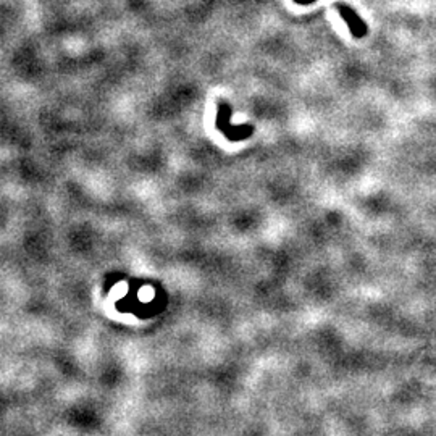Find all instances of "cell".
Masks as SVG:
<instances>
[{
  "label": "cell",
  "mask_w": 436,
  "mask_h": 436,
  "mask_svg": "<svg viewBox=\"0 0 436 436\" xmlns=\"http://www.w3.org/2000/svg\"><path fill=\"white\" fill-rule=\"evenodd\" d=\"M337 8L341 15V18H343L344 23L349 26L350 34H353L355 39H362V38L367 36V33H369L367 24L364 23V19L360 18L353 8L348 7V5L343 3V2L337 3Z\"/></svg>",
  "instance_id": "7a4b0ae2"
},
{
  "label": "cell",
  "mask_w": 436,
  "mask_h": 436,
  "mask_svg": "<svg viewBox=\"0 0 436 436\" xmlns=\"http://www.w3.org/2000/svg\"><path fill=\"white\" fill-rule=\"evenodd\" d=\"M294 3H299V5H310L314 2H317V0H293Z\"/></svg>",
  "instance_id": "3957f363"
},
{
  "label": "cell",
  "mask_w": 436,
  "mask_h": 436,
  "mask_svg": "<svg viewBox=\"0 0 436 436\" xmlns=\"http://www.w3.org/2000/svg\"><path fill=\"white\" fill-rule=\"evenodd\" d=\"M215 123H217L218 131L222 133L228 141L239 143L244 141V139H249L254 134V127L249 123L234 127L232 123V107H229L228 102H218Z\"/></svg>",
  "instance_id": "6da1fadb"
}]
</instances>
